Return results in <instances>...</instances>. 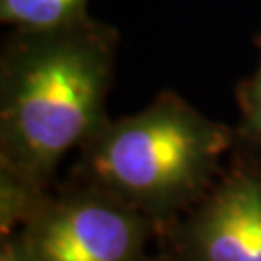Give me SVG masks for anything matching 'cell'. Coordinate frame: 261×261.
<instances>
[{
  "label": "cell",
  "mask_w": 261,
  "mask_h": 261,
  "mask_svg": "<svg viewBox=\"0 0 261 261\" xmlns=\"http://www.w3.org/2000/svg\"><path fill=\"white\" fill-rule=\"evenodd\" d=\"M149 261H176V259H174L170 253H167L165 250H161V248H159V252L153 253Z\"/></svg>",
  "instance_id": "8"
},
{
  "label": "cell",
  "mask_w": 261,
  "mask_h": 261,
  "mask_svg": "<svg viewBox=\"0 0 261 261\" xmlns=\"http://www.w3.org/2000/svg\"><path fill=\"white\" fill-rule=\"evenodd\" d=\"M159 240L176 261H261V155L234 147L209 192Z\"/></svg>",
  "instance_id": "4"
},
{
  "label": "cell",
  "mask_w": 261,
  "mask_h": 261,
  "mask_svg": "<svg viewBox=\"0 0 261 261\" xmlns=\"http://www.w3.org/2000/svg\"><path fill=\"white\" fill-rule=\"evenodd\" d=\"M18 234L33 261H149L159 228L107 190L70 176Z\"/></svg>",
  "instance_id": "3"
},
{
  "label": "cell",
  "mask_w": 261,
  "mask_h": 261,
  "mask_svg": "<svg viewBox=\"0 0 261 261\" xmlns=\"http://www.w3.org/2000/svg\"><path fill=\"white\" fill-rule=\"evenodd\" d=\"M89 0H0V21L12 29H50L87 18Z\"/></svg>",
  "instance_id": "5"
},
{
  "label": "cell",
  "mask_w": 261,
  "mask_h": 261,
  "mask_svg": "<svg viewBox=\"0 0 261 261\" xmlns=\"http://www.w3.org/2000/svg\"><path fill=\"white\" fill-rule=\"evenodd\" d=\"M0 261H33L18 232L0 238Z\"/></svg>",
  "instance_id": "7"
},
{
  "label": "cell",
  "mask_w": 261,
  "mask_h": 261,
  "mask_svg": "<svg viewBox=\"0 0 261 261\" xmlns=\"http://www.w3.org/2000/svg\"><path fill=\"white\" fill-rule=\"evenodd\" d=\"M236 132L174 91L101 126L77 151L72 176L103 188L161 230L209 192Z\"/></svg>",
  "instance_id": "2"
},
{
  "label": "cell",
  "mask_w": 261,
  "mask_h": 261,
  "mask_svg": "<svg viewBox=\"0 0 261 261\" xmlns=\"http://www.w3.org/2000/svg\"><path fill=\"white\" fill-rule=\"evenodd\" d=\"M259 48V62L250 77L236 87L238 124H236V147L261 155V33L255 37Z\"/></svg>",
  "instance_id": "6"
},
{
  "label": "cell",
  "mask_w": 261,
  "mask_h": 261,
  "mask_svg": "<svg viewBox=\"0 0 261 261\" xmlns=\"http://www.w3.org/2000/svg\"><path fill=\"white\" fill-rule=\"evenodd\" d=\"M118 29L87 18L12 29L0 53V172L55 186L62 159L109 122Z\"/></svg>",
  "instance_id": "1"
}]
</instances>
